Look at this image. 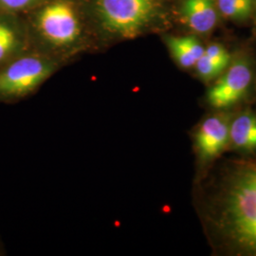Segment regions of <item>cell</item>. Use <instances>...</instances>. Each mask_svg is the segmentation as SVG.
I'll return each mask as SVG.
<instances>
[{
    "label": "cell",
    "mask_w": 256,
    "mask_h": 256,
    "mask_svg": "<svg viewBox=\"0 0 256 256\" xmlns=\"http://www.w3.org/2000/svg\"><path fill=\"white\" fill-rule=\"evenodd\" d=\"M194 206L214 256H256V155L226 153L194 178Z\"/></svg>",
    "instance_id": "6da1fadb"
},
{
    "label": "cell",
    "mask_w": 256,
    "mask_h": 256,
    "mask_svg": "<svg viewBox=\"0 0 256 256\" xmlns=\"http://www.w3.org/2000/svg\"><path fill=\"white\" fill-rule=\"evenodd\" d=\"M254 72L245 56L232 59L228 68L216 79L205 93L203 102L207 111L232 112L248 104Z\"/></svg>",
    "instance_id": "7a4b0ae2"
},
{
    "label": "cell",
    "mask_w": 256,
    "mask_h": 256,
    "mask_svg": "<svg viewBox=\"0 0 256 256\" xmlns=\"http://www.w3.org/2000/svg\"><path fill=\"white\" fill-rule=\"evenodd\" d=\"M54 63L37 55L21 54L0 68V102L18 101L54 74Z\"/></svg>",
    "instance_id": "3957f363"
},
{
    "label": "cell",
    "mask_w": 256,
    "mask_h": 256,
    "mask_svg": "<svg viewBox=\"0 0 256 256\" xmlns=\"http://www.w3.org/2000/svg\"><path fill=\"white\" fill-rule=\"evenodd\" d=\"M229 111H207L192 130V150L196 158V176L205 173L222 156L229 144Z\"/></svg>",
    "instance_id": "277c9868"
},
{
    "label": "cell",
    "mask_w": 256,
    "mask_h": 256,
    "mask_svg": "<svg viewBox=\"0 0 256 256\" xmlns=\"http://www.w3.org/2000/svg\"><path fill=\"white\" fill-rule=\"evenodd\" d=\"M104 28L117 36L133 39L154 16L152 0H97Z\"/></svg>",
    "instance_id": "5b68a950"
},
{
    "label": "cell",
    "mask_w": 256,
    "mask_h": 256,
    "mask_svg": "<svg viewBox=\"0 0 256 256\" xmlns=\"http://www.w3.org/2000/svg\"><path fill=\"white\" fill-rule=\"evenodd\" d=\"M37 27L46 41L55 46L74 44L80 34L76 12L66 1L54 2L42 10L37 16Z\"/></svg>",
    "instance_id": "8992f818"
},
{
    "label": "cell",
    "mask_w": 256,
    "mask_h": 256,
    "mask_svg": "<svg viewBox=\"0 0 256 256\" xmlns=\"http://www.w3.org/2000/svg\"><path fill=\"white\" fill-rule=\"evenodd\" d=\"M227 153L256 155V108L250 104L232 111Z\"/></svg>",
    "instance_id": "52a82bcc"
},
{
    "label": "cell",
    "mask_w": 256,
    "mask_h": 256,
    "mask_svg": "<svg viewBox=\"0 0 256 256\" xmlns=\"http://www.w3.org/2000/svg\"><path fill=\"white\" fill-rule=\"evenodd\" d=\"M182 16L194 32L207 34L216 27L218 22L214 0H184Z\"/></svg>",
    "instance_id": "ba28073f"
},
{
    "label": "cell",
    "mask_w": 256,
    "mask_h": 256,
    "mask_svg": "<svg viewBox=\"0 0 256 256\" xmlns=\"http://www.w3.org/2000/svg\"><path fill=\"white\" fill-rule=\"evenodd\" d=\"M165 42L176 63L185 70L194 68L205 50L200 41L192 36H167Z\"/></svg>",
    "instance_id": "9c48e42d"
},
{
    "label": "cell",
    "mask_w": 256,
    "mask_h": 256,
    "mask_svg": "<svg viewBox=\"0 0 256 256\" xmlns=\"http://www.w3.org/2000/svg\"><path fill=\"white\" fill-rule=\"evenodd\" d=\"M0 68L22 54L23 37L16 23L0 10Z\"/></svg>",
    "instance_id": "30bf717a"
},
{
    "label": "cell",
    "mask_w": 256,
    "mask_h": 256,
    "mask_svg": "<svg viewBox=\"0 0 256 256\" xmlns=\"http://www.w3.org/2000/svg\"><path fill=\"white\" fill-rule=\"evenodd\" d=\"M220 12L230 19L245 20L252 14L254 0H218Z\"/></svg>",
    "instance_id": "8fae6325"
},
{
    "label": "cell",
    "mask_w": 256,
    "mask_h": 256,
    "mask_svg": "<svg viewBox=\"0 0 256 256\" xmlns=\"http://www.w3.org/2000/svg\"><path fill=\"white\" fill-rule=\"evenodd\" d=\"M194 68H196L198 77L202 80V82H207V84L214 82L224 72L218 66L214 64L204 54L198 59V61L196 62V64Z\"/></svg>",
    "instance_id": "7c38bea8"
},
{
    "label": "cell",
    "mask_w": 256,
    "mask_h": 256,
    "mask_svg": "<svg viewBox=\"0 0 256 256\" xmlns=\"http://www.w3.org/2000/svg\"><path fill=\"white\" fill-rule=\"evenodd\" d=\"M204 54L206 55L214 64L218 66L220 68L225 70L232 62V55L229 52L220 44L214 43L205 48Z\"/></svg>",
    "instance_id": "4fadbf2b"
},
{
    "label": "cell",
    "mask_w": 256,
    "mask_h": 256,
    "mask_svg": "<svg viewBox=\"0 0 256 256\" xmlns=\"http://www.w3.org/2000/svg\"><path fill=\"white\" fill-rule=\"evenodd\" d=\"M39 0H0V10L4 12H16L22 10L28 9Z\"/></svg>",
    "instance_id": "5bb4252c"
},
{
    "label": "cell",
    "mask_w": 256,
    "mask_h": 256,
    "mask_svg": "<svg viewBox=\"0 0 256 256\" xmlns=\"http://www.w3.org/2000/svg\"><path fill=\"white\" fill-rule=\"evenodd\" d=\"M3 252H4V250H3V246H2V243L0 242V256H1V254H3Z\"/></svg>",
    "instance_id": "9a60e30c"
},
{
    "label": "cell",
    "mask_w": 256,
    "mask_h": 256,
    "mask_svg": "<svg viewBox=\"0 0 256 256\" xmlns=\"http://www.w3.org/2000/svg\"><path fill=\"white\" fill-rule=\"evenodd\" d=\"M254 108H256V106H254Z\"/></svg>",
    "instance_id": "2e32d148"
}]
</instances>
